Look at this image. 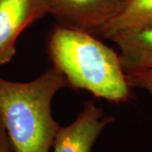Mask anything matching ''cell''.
Segmentation results:
<instances>
[{
    "label": "cell",
    "mask_w": 152,
    "mask_h": 152,
    "mask_svg": "<svg viewBox=\"0 0 152 152\" xmlns=\"http://www.w3.org/2000/svg\"><path fill=\"white\" fill-rule=\"evenodd\" d=\"M53 67L69 86L91 93L109 102L129 101L132 87L119 54L91 33L57 25L47 43Z\"/></svg>",
    "instance_id": "1"
},
{
    "label": "cell",
    "mask_w": 152,
    "mask_h": 152,
    "mask_svg": "<svg viewBox=\"0 0 152 152\" xmlns=\"http://www.w3.org/2000/svg\"><path fill=\"white\" fill-rule=\"evenodd\" d=\"M47 15L46 0H0V66L9 64L16 54L20 34Z\"/></svg>",
    "instance_id": "5"
},
{
    "label": "cell",
    "mask_w": 152,
    "mask_h": 152,
    "mask_svg": "<svg viewBox=\"0 0 152 152\" xmlns=\"http://www.w3.org/2000/svg\"><path fill=\"white\" fill-rule=\"evenodd\" d=\"M152 26V0H129L128 4L103 28L100 37L110 40L122 33Z\"/></svg>",
    "instance_id": "7"
},
{
    "label": "cell",
    "mask_w": 152,
    "mask_h": 152,
    "mask_svg": "<svg viewBox=\"0 0 152 152\" xmlns=\"http://www.w3.org/2000/svg\"><path fill=\"white\" fill-rule=\"evenodd\" d=\"M67 86L65 77L53 67L31 81L0 77V119L14 152H50L60 128L52 103Z\"/></svg>",
    "instance_id": "2"
},
{
    "label": "cell",
    "mask_w": 152,
    "mask_h": 152,
    "mask_svg": "<svg viewBox=\"0 0 152 152\" xmlns=\"http://www.w3.org/2000/svg\"><path fill=\"white\" fill-rule=\"evenodd\" d=\"M114 120L95 101H87L75 119L64 127L60 126L52 152H91L98 138Z\"/></svg>",
    "instance_id": "4"
},
{
    "label": "cell",
    "mask_w": 152,
    "mask_h": 152,
    "mask_svg": "<svg viewBox=\"0 0 152 152\" xmlns=\"http://www.w3.org/2000/svg\"><path fill=\"white\" fill-rule=\"evenodd\" d=\"M0 152H14L5 128L0 119Z\"/></svg>",
    "instance_id": "9"
},
{
    "label": "cell",
    "mask_w": 152,
    "mask_h": 152,
    "mask_svg": "<svg viewBox=\"0 0 152 152\" xmlns=\"http://www.w3.org/2000/svg\"><path fill=\"white\" fill-rule=\"evenodd\" d=\"M110 41L119 49L125 73L152 70V26L116 35Z\"/></svg>",
    "instance_id": "6"
},
{
    "label": "cell",
    "mask_w": 152,
    "mask_h": 152,
    "mask_svg": "<svg viewBox=\"0 0 152 152\" xmlns=\"http://www.w3.org/2000/svg\"><path fill=\"white\" fill-rule=\"evenodd\" d=\"M58 25L100 37L129 0H46Z\"/></svg>",
    "instance_id": "3"
},
{
    "label": "cell",
    "mask_w": 152,
    "mask_h": 152,
    "mask_svg": "<svg viewBox=\"0 0 152 152\" xmlns=\"http://www.w3.org/2000/svg\"><path fill=\"white\" fill-rule=\"evenodd\" d=\"M131 87L145 91L152 96V70L126 73Z\"/></svg>",
    "instance_id": "8"
}]
</instances>
